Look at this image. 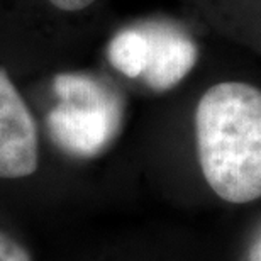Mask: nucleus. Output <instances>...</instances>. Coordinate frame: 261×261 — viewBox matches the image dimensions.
I'll use <instances>...</instances> for the list:
<instances>
[{
	"label": "nucleus",
	"mask_w": 261,
	"mask_h": 261,
	"mask_svg": "<svg viewBox=\"0 0 261 261\" xmlns=\"http://www.w3.org/2000/svg\"><path fill=\"white\" fill-rule=\"evenodd\" d=\"M56 9L65 10V12H78V10L87 9L95 0H49Z\"/></svg>",
	"instance_id": "7"
},
{
	"label": "nucleus",
	"mask_w": 261,
	"mask_h": 261,
	"mask_svg": "<svg viewBox=\"0 0 261 261\" xmlns=\"http://www.w3.org/2000/svg\"><path fill=\"white\" fill-rule=\"evenodd\" d=\"M60 103L51 109L48 130L65 153L93 158L106 151L122 126V97L100 78L60 73L53 80Z\"/></svg>",
	"instance_id": "2"
},
{
	"label": "nucleus",
	"mask_w": 261,
	"mask_h": 261,
	"mask_svg": "<svg viewBox=\"0 0 261 261\" xmlns=\"http://www.w3.org/2000/svg\"><path fill=\"white\" fill-rule=\"evenodd\" d=\"M0 261H33L20 243L0 231Z\"/></svg>",
	"instance_id": "6"
},
{
	"label": "nucleus",
	"mask_w": 261,
	"mask_h": 261,
	"mask_svg": "<svg viewBox=\"0 0 261 261\" xmlns=\"http://www.w3.org/2000/svg\"><path fill=\"white\" fill-rule=\"evenodd\" d=\"M107 58L122 75L143 76L149 63V38L144 25L119 31L109 44Z\"/></svg>",
	"instance_id": "5"
},
{
	"label": "nucleus",
	"mask_w": 261,
	"mask_h": 261,
	"mask_svg": "<svg viewBox=\"0 0 261 261\" xmlns=\"http://www.w3.org/2000/svg\"><path fill=\"white\" fill-rule=\"evenodd\" d=\"M144 29L149 38V63L141 78L154 92H166L195 66L197 44L185 31L168 22H148Z\"/></svg>",
	"instance_id": "4"
},
{
	"label": "nucleus",
	"mask_w": 261,
	"mask_h": 261,
	"mask_svg": "<svg viewBox=\"0 0 261 261\" xmlns=\"http://www.w3.org/2000/svg\"><path fill=\"white\" fill-rule=\"evenodd\" d=\"M38 165L36 121L7 73L0 70V178L31 176Z\"/></svg>",
	"instance_id": "3"
},
{
	"label": "nucleus",
	"mask_w": 261,
	"mask_h": 261,
	"mask_svg": "<svg viewBox=\"0 0 261 261\" xmlns=\"http://www.w3.org/2000/svg\"><path fill=\"white\" fill-rule=\"evenodd\" d=\"M197 153L203 178L229 203L261 197V90L222 82L198 100Z\"/></svg>",
	"instance_id": "1"
}]
</instances>
